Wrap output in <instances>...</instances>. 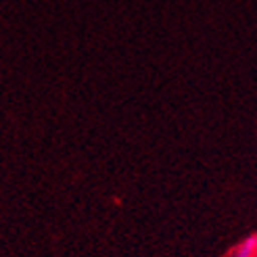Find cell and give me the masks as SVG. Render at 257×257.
I'll return each instance as SVG.
<instances>
[{"label":"cell","instance_id":"cell-1","mask_svg":"<svg viewBox=\"0 0 257 257\" xmlns=\"http://www.w3.org/2000/svg\"><path fill=\"white\" fill-rule=\"evenodd\" d=\"M228 257H257V234L238 242V245L230 251Z\"/></svg>","mask_w":257,"mask_h":257}]
</instances>
